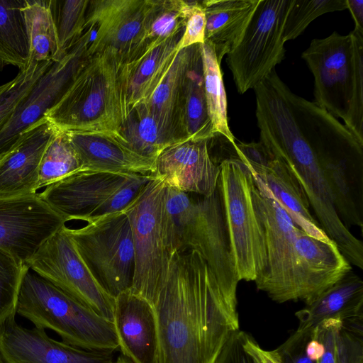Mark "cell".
I'll return each mask as SVG.
<instances>
[{
	"label": "cell",
	"mask_w": 363,
	"mask_h": 363,
	"mask_svg": "<svg viewBox=\"0 0 363 363\" xmlns=\"http://www.w3.org/2000/svg\"><path fill=\"white\" fill-rule=\"evenodd\" d=\"M259 142L294 176L318 223L350 264L363 269V244L340 219L319 164L323 152L349 130L324 108L284 82L255 96Z\"/></svg>",
	"instance_id": "6da1fadb"
},
{
	"label": "cell",
	"mask_w": 363,
	"mask_h": 363,
	"mask_svg": "<svg viewBox=\"0 0 363 363\" xmlns=\"http://www.w3.org/2000/svg\"><path fill=\"white\" fill-rule=\"evenodd\" d=\"M146 300L157 324L155 363H215L239 330L237 296L194 250L173 255L165 283Z\"/></svg>",
	"instance_id": "7a4b0ae2"
},
{
	"label": "cell",
	"mask_w": 363,
	"mask_h": 363,
	"mask_svg": "<svg viewBox=\"0 0 363 363\" xmlns=\"http://www.w3.org/2000/svg\"><path fill=\"white\" fill-rule=\"evenodd\" d=\"M123 64L109 51L89 56L45 118L62 132L118 133L127 116Z\"/></svg>",
	"instance_id": "3957f363"
},
{
	"label": "cell",
	"mask_w": 363,
	"mask_h": 363,
	"mask_svg": "<svg viewBox=\"0 0 363 363\" xmlns=\"http://www.w3.org/2000/svg\"><path fill=\"white\" fill-rule=\"evenodd\" d=\"M301 57L314 77V103L342 118L363 144V33L313 39Z\"/></svg>",
	"instance_id": "277c9868"
},
{
	"label": "cell",
	"mask_w": 363,
	"mask_h": 363,
	"mask_svg": "<svg viewBox=\"0 0 363 363\" xmlns=\"http://www.w3.org/2000/svg\"><path fill=\"white\" fill-rule=\"evenodd\" d=\"M166 230L172 255L198 252L227 294L237 296L239 283L230 255L218 189L211 196L194 199L166 186Z\"/></svg>",
	"instance_id": "5b68a950"
},
{
	"label": "cell",
	"mask_w": 363,
	"mask_h": 363,
	"mask_svg": "<svg viewBox=\"0 0 363 363\" xmlns=\"http://www.w3.org/2000/svg\"><path fill=\"white\" fill-rule=\"evenodd\" d=\"M16 313L37 328L53 330L71 345L95 351L120 350L113 323L28 267L21 285Z\"/></svg>",
	"instance_id": "8992f818"
},
{
	"label": "cell",
	"mask_w": 363,
	"mask_h": 363,
	"mask_svg": "<svg viewBox=\"0 0 363 363\" xmlns=\"http://www.w3.org/2000/svg\"><path fill=\"white\" fill-rule=\"evenodd\" d=\"M219 194L230 255L239 281H255L267 264L265 234L252 198L253 177L236 154L220 164Z\"/></svg>",
	"instance_id": "52a82bcc"
},
{
	"label": "cell",
	"mask_w": 363,
	"mask_h": 363,
	"mask_svg": "<svg viewBox=\"0 0 363 363\" xmlns=\"http://www.w3.org/2000/svg\"><path fill=\"white\" fill-rule=\"evenodd\" d=\"M152 175L79 170L47 186L40 197L65 222L90 223L123 210Z\"/></svg>",
	"instance_id": "ba28073f"
},
{
	"label": "cell",
	"mask_w": 363,
	"mask_h": 363,
	"mask_svg": "<svg viewBox=\"0 0 363 363\" xmlns=\"http://www.w3.org/2000/svg\"><path fill=\"white\" fill-rule=\"evenodd\" d=\"M166 185L154 178L125 208L134 243L135 270L130 290L145 299L165 283L172 255L166 230Z\"/></svg>",
	"instance_id": "9c48e42d"
},
{
	"label": "cell",
	"mask_w": 363,
	"mask_h": 363,
	"mask_svg": "<svg viewBox=\"0 0 363 363\" xmlns=\"http://www.w3.org/2000/svg\"><path fill=\"white\" fill-rule=\"evenodd\" d=\"M65 229L91 272L111 296L116 298L131 288L135 250L125 208L82 228Z\"/></svg>",
	"instance_id": "30bf717a"
},
{
	"label": "cell",
	"mask_w": 363,
	"mask_h": 363,
	"mask_svg": "<svg viewBox=\"0 0 363 363\" xmlns=\"http://www.w3.org/2000/svg\"><path fill=\"white\" fill-rule=\"evenodd\" d=\"M292 2L259 0L239 42L227 54L238 93L254 89L284 60L283 30Z\"/></svg>",
	"instance_id": "8fae6325"
},
{
	"label": "cell",
	"mask_w": 363,
	"mask_h": 363,
	"mask_svg": "<svg viewBox=\"0 0 363 363\" xmlns=\"http://www.w3.org/2000/svg\"><path fill=\"white\" fill-rule=\"evenodd\" d=\"M251 191L256 213L264 228L267 256L266 269L255 281L256 286L276 302L298 301L295 232L299 227L266 187L254 178Z\"/></svg>",
	"instance_id": "7c38bea8"
},
{
	"label": "cell",
	"mask_w": 363,
	"mask_h": 363,
	"mask_svg": "<svg viewBox=\"0 0 363 363\" xmlns=\"http://www.w3.org/2000/svg\"><path fill=\"white\" fill-rule=\"evenodd\" d=\"M66 225L49 237L26 266L95 313L113 323L115 298L98 282L80 255Z\"/></svg>",
	"instance_id": "4fadbf2b"
},
{
	"label": "cell",
	"mask_w": 363,
	"mask_h": 363,
	"mask_svg": "<svg viewBox=\"0 0 363 363\" xmlns=\"http://www.w3.org/2000/svg\"><path fill=\"white\" fill-rule=\"evenodd\" d=\"M94 28H86L77 43L42 74L0 128V155L6 154L19 138L62 99L89 59Z\"/></svg>",
	"instance_id": "5bb4252c"
},
{
	"label": "cell",
	"mask_w": 363,
	"mask_h": 363,
	"mask_svg": "<svg viewBox=\"0 0 363 363\" xmlns=\"http://www.w3.org/2000/svg\"><path fill=\"white\" fill-rule=\"evenodd\" d=\"M157 0L89 1L86 26L95 35L88 55L111 52L125 64L147 48L149 21Z\"/></svg>",
	"instance_id": "9a60e30c"
},
{
	"label": "cell",
	"mask_w": 363,
	"mask_h": 363,
	"mask_svg": "<svg viewBox=\"0 0 363 363\" xmlns=\"http://www.w3.org/2000/svg\"><path fill=\"white\" fill-rule=\"evenodd\" d=\"M65 223L39 193L0 196V247L25 264Z\"/></svg>",
	"instance_id": "2e32d148"
},
{
	"label": "cell",
	"mask_w": 363,
	"mask_h": 363,
	"mask_svg": "<svg viewBox=\"0 0 363 363\" xmlns=\"http://www.w3.org/2000/svg\"><path fill=\"white\" fill-rule=\"evenodd\" d=\"M234 148L254 179L266 187L301 230L317 239L333 241L311 215L306 194L281 160L271 155L260 142H239Z\"/></svg>",
	"instance_id": "e0dca14e"
},
{
	"label": "cell",
	"mask_w": 363,
	"mask_h": 363,
	"mask_svg": "<svg viewBox=\"0 0 363 363\" xmlns=\"http://www.w3.org/2000/svg\"><path fill=\"white\" fill-rule=\"evenodd\" d=\"M0 354L5 363H114L111 352L82 349L28 328L15 317L0 325Z\"/></svg>",
	"instance_id": "ac0fdd59"
},
{
	"label": "cell",
	"mask_w": 363,
	"mask_h": 363,
	"mask_svg": "<svg viewBox=\"0 0 363 363\" xmlns=\"http://www.w3.org/2000/svg\"><path fill=\"white\" fill-rule=\"evenodd\" d=\"M210 140H189L168 147L157 157L153 176L180 191L212 196L217 190L220 166L210 155Z\"/></svg>",
	"instance_id": "d6986e66"
},
{
	"label": "cell",
	"mask_w": 363,
	"mask_h": 363,
	"mask_svg": "<svg viewBox=\"0 0 363 363\" xmlns=\"http://www.w3.org/2000/svg\"><path fill=\"white\" fill-rule=\"evenodd\" d=\"M81 170L154 175L155 159L134 151L118 133L65 132Z\"/></svg>",
	"instance_id": "ffe728a7"
},
{
	"label": "cell",
	"mask_w": 363,
	"mask_h": 363,
	"mask_svg": "<svg viewBox=\"0 0 363 363\" xmlns=\"http://www.w3.org/2000/svg\"><path fill=\"white\" fill-rule=\"evenodd\" d=\"M298 257V300L308 304L352 269L351 264L333 241L295 232Z\"/></svg>",
	"instance_id": "44dd1931"
},
{
	"label": "cell",
	"mask_w": 363,
	"mask_h": 363,
	"mask_svg": "<svg viewBox=\"0 0 363 363\" xmlns=\"http://www.w3.org/2000/svg\"><path fill=\"white\" fill-rule=\"evenodd\" d=\"M57 131L44 118L19 138L0 161V196L37 193L40 164Z\"/></svg>",
	"instance_id": "7402d4cb"
},
{
	"label": "cell",
	"mask_w": 363,
	"mask_h": 363,
	"mask_svg": "<svg viewBox=\"0 0 363 363\" xmlns=\"http://www.w3.org/2000/svg\"><path fill=\"white\" fill-rule=\"evenodd\" d=\"M113 324L122 354L133 363H155L158 348L154 310L130 289L115 298Z\"/></svg>",
	"instance_id": "603a6c76"
},
{
	"label": "cell",
	"mask_w": 363,
	"mask_h": 363,
	"mask_svg": "<svg viewBox=\"0 0 363 363\" xmlns=\"http://www.w3.org/2000/svg\"><path fill=\"white\" fill-rule=\"evenodd\" d=\"M184 30L151 43L138 56L123 64L127 115L148 100L162 82L179 52L177 46Z\"/></svg>",
	"instance_id": "cb8c5ba5"
},
{
	"label": "cell",
	"mask_w": 363,
	"mask_h": 363,
	"mask_svg": "<svg viewBox=\"0 0 363 363\" xmlns=\"http://www.w3.org/2000/svg\"><path fill=\"white\" fill-rule=\"evenodd\" d=\"M193 45L177 53L167 74L148 100L143 102L172 145L189 140L183 112L185 83Z\"/></svg>",
	"instance_id": "d4e9b609"
},
{
	"label": "cell",
	"mask_w": 363,
	"mask_h": 363,
	"mask_svg": "<svg viewBox=\"0 0 363 363\" xmlns=\"http://www.w3.org/2000/svg\"><path fill=\"white\" fill-rule=\"evenodd\" d=\"M295 315L299 330L313 328L330 318L344 322L363 318L362 279L350 269Z\"/></svg>",
	"instance_id": "484cf974"
},
{
	"label": "cell",
	"mask_w": 363,
	"mask_h": 363,
	"mask_svg": "<svg viewBox=\"0 0 363 363\" xmlns=\"http://www.w3.org/2000/svg\"><path fill=\"white\" fill-rule=\"evenodd\" d=\"M259 0L202 1L206 15L205 41L214 48L218 60L239 42Z\"/></svg>",
	"instance_id": "4316f807"
},
{
	"label": "cell",
	"mask_w": 363,
	"mask_h": 363,
	"mask_svg": "<svg viewBox=\"0 0 363 363\" xmlns=\"http://www.w3.org/2000/svg\"><path fill=\"white\" fill-rule=\"evenodd\" d=\"M183 118L188 140H210L218 135L208 116L199 44L192 47L185 83Z\"/></svg>",
	"instance_id": "83f0119b"
},
{
	"label": "cell",
	"mask_w": 363,
	"mask_h": 363,
	"mask_svg": "<svg viewBox=\"0 0 363 363\" xmlns=\"http://www.w3.org/2000/svg\"><path fill=\"white\" fill-rule=\"evenodd\" d=\"M23 12L29 63L60 60L67 53L60 47L49 0H25Z\"/></svg>",
	"instance_id": "f1b7e54d"
},
{
	"label": "cell",
	"mask_w": 363,
	"mask_h": 363,
	"mask_svg": "<svg viewBox=\"0 0 363 363\" xmlns=\"http://www.w3.org/2000/svg\"><path fill=\"white\" fill-rule=\"evenodd\" d=\"M24 6L25 0H0V70L8 65L20 71L28 67Z\"/></svg>",
	"instance_id": "f546056e"
},
{
	"label": "cell",
	"mask_w": 363,
	"mask_h": 363,
	"mask_svg": "<svg viewBox=\"0 0 363 363\" xmlns=\"http://www.w3.org/2000/svg\"><path fill=\"white\" fill-rule=\"evenodd\" d=\"M199 45L207 109L213 131L215 134L223 136L234 146L235 138L228 125L227 96L220 63L210 43L204 41Z\"/></svg>",
	"instance_id": "4dcf8cb0"
},
{
	"label": "cell",
	"mask_w": 363,
	"mask_h": 363,
	"mask_svg": "<svg viewBox=\"0 0 363 363\" xmlns=\"http://www.w3.org/2000/svg\"><path fill=\"white\" fill-rule=\"evenodd\" d=\"M118 133L137 153L155 160L172 145L145 103L128 112Z\"/></svg>",
	"instance_id": "1f68e13d"
},
{
	"label": "cell",
	"mask_w": 363,
	"mask_h": 363,
	"mask_svg": "<svg viewBox=\"0 0 363 363\" xmlns=\"http://www.w3.org/2000/svg\"><path fill=\"white\" fill-rule=\"evenodd\" d=\"M79 170L80 162L67 133L57 130L40 164L38 189Z\"/></svg>",
	"instance_id": "d6a6232c"
},
{
	"label": "cell",
	"mask_w": 363,
	"mask_h": 363,
	"mask_svg": "<svg viewBox=\"0 0 363 363\" xmlns=\"http://www.w3.org/2000/svg\"><path fill=\"white\" fill-rule=\"evenodd\" d=\"M89 4L87 0H49L59 45L64 53H67L84 33Z\"/></svg>",
	"instance_id": "836d02e7"
},
{
	"label": "cell",
	"mask_w": 363,
	"mask_h": 363,
	"mask_svg": "<svg viewBox=\"0 0 363 363\" xmlns=\"http://www.w3.org/2000/svg\"><path fill=\"white\" fill-rule=\"evenodd\" d=\"M190 6L191 1L157 0L148 24L147 47L183 31Z\"/></svg>",
	"instance_id": "e575fe53"
},
{
	"label": "cell",
	"mask_w": 363,
	"mask_h": 363,
	"mask_svg": "<svg viewBox=\"0 0 363 363\" xmlns=\"http://www.w3.org/2000/svg\"><path fill=\"white\" fill-rule=\"evenodd\" d=\"M28 267L0 247V325L15 317L24 274Z\"/></svg>",
	"instance_id": "d590c367"
},
{
	"label": "cell",
	"mask_w": 363,
	"mask_h": 363,
	"mask_svg": "<svg viewBox=\"0 0 363 363\" xmlns=\"http://www.w3.org/2000/svg\"><path fill=\"white\" fill-rule=\"evenodd\" d=\"M345 9V0H293L284 26V41L296 39L318 16Z\"/></svg>",
	"instance_id": "8d00e7d4"
},
{
	"label": "cell",
	"mask_w": 363,
	"mask_h": 363,
	"mask_svg": "<svg viewBox=\"0 0 363 363\" xmlns=\"http://www.w3.org/2000/svg\"><path fill=\"white\" fill-rule=\"evenodd\" d=\"M52 63L53 62H30L26 69L19 71L17 76L10 81L8 88L0 94V128L33 84Z\"/></svg>",
	"instance_id": "74e56055"
},
{
	"label": "cell",
	"mask_w": 363,
	"mask_h": 363,
	"mask_svg": "<svg viewBox=\"0 0 363 363\" xmlns=\"http://www.w3.org/2000/svg\"><path fill=\"white\" fill-rule=\"evenodd\" d=\"M363 318L342 322L336 336L335 363H363Z\"/></svg>",
	"instance_id": "f35d334b"
},
{
	"label": "cell",
	"mask_w": 363,
	"mask_h": 363,
	"mask_svg": "<svg viewBox=\"0 0 363 363\" xmlns=\"http://www.w3.org/2000/svg\"><path fill=\"white\" fill-rule=\"evenodd\" d=\"M313 328L297 329L283 344L275 349L280 363H318L307 352Z\"/></svg>",
	"instance_id": "ab89813d"
},
{
	"label": "cell",
	"mask_w": 363,
	"mask_h": 363,
	"mask_svg": "<svg viewBox=\"0 0 363 363\" xmlns=\"http://www.w3.org/2000/svg\"><path fill=\"white\" fill-rule=\"evenodd\" d=\"M205 28L206 15L201 1H191L184 30L177 46V51L203 43Z\"/></svg>",
	"instance_id": "60d3db41"
},
{
	"label": "cell",
	"mask_w": 363,
	"mask_h": 363,
	"mask_svg": "<svg viewBox=\"0 0 363 363\" xmlns=\"http://www.w3.org/2000/svg\"><path fill=\"white\" fill-rule=\"evenodd\" d=\"M342 320L336 318L324 320L315 327V335L321 342L323 350L318 363H335L336 336Z\"/></svg>",
	"instance_id": "b9f144b4"
},
{
	"label": "cell",
	"mask_w": 363,
	"mask_h": 363,
	"mask_svg": "<svg viewBox=\"0 0 363 363\" xmlns=\"http://www.w3.org/2000/svg\"><path fill=\"white\" fill-rule=\"evenodd\" d=\"M246 333L240 329L228 338L215 363H257L244 348Z\"/></svg>",
	"instance_id": "7bdbcfd3"
},
{
	"label": "cell",
	"mask_w": 363,
	"mask_h": 363,
	"mask_svg": "<svg viewBox=\"0 0 363 363\" xmlns=\"http://www.w3.org/2000/svg\"><path fill=\"white\" fill-rule=\"evenodd\" d=\"M244 348L255 359L257 363H280L275 350L269 351L262 349L247 333L245 337Z\"/></svg>",
	"instance_id": "ee69618b"
},
{
	"label": "cell",
	"mask_w": 363,
	"mask_h": 363,
	"mask_svg": "<svg viewBox=\"0 0 363 363\" xmlns=\"http://www.w3.org/2000/svg\"><path fill=\"white\" fill-rule=\"evenodd\" d=\"M348 9L354 21V30L363 33V1L345 0Z\"/></svg>",
	"instance_id": "f6af8a7d"
},
{
	"label": "cell",
	"mask_w": 363,
	"mask_h": 363,
	"mask_svg": "<svg viewBox=\"0 0 363 363\" xmlns=\"http://www.w3.org/2000/svg\"><path fill=\"white\" fill-rule=\"evenodd\" d=\"M114 363H133L130 359L125 356L121 354L118 357Z\"/></svg>",
	"instance_id": "bcb514c9"
},
{
	"label": "cell",
	"mask_w": 363,
	"mask_h": 363,
	"mask_svg": "<svg viewBox=\"0 0 363 363\" xmlns=\"http://www.w3.org/2000/svg\"><path fill=\"white\" fill-rule=\"evenodd\" d=\"M9 84H10V81L2 84V85H0V94H2L8 88Z\"/></svg>",
	"instance_id": "7dc6e473"
},
{
	"label": "cell",
	"mask_w": 363,
	"mask_h": 363,
	"mask_svg": "<svg viewBox=\"0 0 363 363\" xmlns=\"http://www.w3.org/2000/svg\"><path fill=\"white\" fill-rule=\"evenodd\" d=\"M0 363H5L1 357V355L0 354Z\"/></svg>",
	"instance_id": "c3c4849f"
},
{
	"label": "cell",
	"mask_w": 363,
	"mask_h": 363,
	"mask_svg": "<svg viewBox=\"0 0 363 363\" xmlns=\"http://www.w3.org/2000/svg\"><path fill=\"white\" fill-rule=\"evenodd\" d=\"M5 155H0V161L2 160V158L4 157Z\"/></svg>",
	"instance_id": "681fc988"
}]
</instances>
